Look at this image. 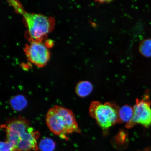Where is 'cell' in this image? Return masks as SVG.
Listing matches in <instances>:
<instances>
[{
  "label": "cell",
  "instance_id": "11",
  "mask_svg": "<svg viewBox=\"0 0 151 151\" xmlns=\"http://www.w3.org/2000/svg\"><path fill=\"white\" fill-rule=\"evenodd\" d=\"M139 50L143 56L151 57V39L145 40L142 42L139 45Z\"/></svg>",
  "mask_w": 151,
  "mask_h": 151
},
{
  "label": "cell",
  "instance_id": "1",
  "mask_svg": "<svg viewBox=\"0 0 151 151\" xmlns=\"http://www.w3.org/2000/svg\"><path fill=\"white\" fill-rule=\"evenodd\" d=\"M3 127L6 140L12 147L13 151H37L39 132L35 131L27 120L18 118L9 121Z\"/></svg>",
  "mask_w": 151,
  "mask_h": 151
},
{
  "label": "cell",
  "instance_id": "8",
  "mask_svg": "<svg viewBox=\"0 0 151 151\" xmlns=\"http://www.w3.org/2000/svg\"><path fill=\"white\" fill-rule=\"evenodd\" d=\"M134 109L129 105H125L120 108L119 111V124L129 122L133 118Z\"/></svg>",
  "mask_w": 151,
  "mask_h": 151
},
{
  "label": "cell",
  "instance_id": "7",
  "mask_svg": "<svg viewBox=\"0 0 151 151\" xmlns=\"http://www.w3.org/2000/svg\"><path fill=\"white\" fill-rule=\"evenodd\" d=\"M93 88V86L88 81H81L76 87V93L80 97H86L91 93Z\"/></svg>",
  "mask_w": 151,
  "mask_h": 151
},
{
  "label": "cell",
  "instance_id": "2",
  "mask_svg": "<svg viewBox=\"0 0 151 151\" xmlns=\"http://www.w3.org/2000/svg\"><path fill=\"white\" fill-rule=\"evenodd\" d=\"M47 127L50 131L62 138L67 139V135L80 131L74 114L70 109L56 105L48 111L46 117Z\"/></svg>",
  "mask_w": 151,
  "mask_h": 151
},
{
  "label": "cell",
  "instance_id": "5",
  "mask_svg": "<svg viewBox=\"0 0 151 151\" xmlns=\"http://www.w3.org/2000/svg\"><path fill=\"white\" fill-rule=\"evenodd\" d=\"M151 101L148 91L141 99H137L133 107L134 115L132 119L126 124V127L132 128L137 124L148 128L151 125Z\"/></svg>",
  "mask_w": 151,
  "mask_h": 151
},
{
  "label": "cell",
  "instance_id": "4",
  "mask_svg": "<svg viewBox=\"0 0 151 151\" xmlns=\"http://www.w3.org/2000/svg\"><path fill=\"white\" fill-rule=\"evenodd\" d=\"M28 33L32 39L39 41L53 28V20L44 15L23 12Z\"/></svg>",
  "mask_w": 151,
  "mask_h": 151
},
{
  "label": "cell",
  "instance_id": "10",
  "mask_svg": "<svg viewBox=\"0 0 151 151\" xmlns=\"http://www.w3.org/2000/svg\"><path fill=\"white\" fill-rule=\"evenodd\" d=\"M11 106L16 110H20L25 107L26 101L25 98L22 96H17L11 99Z\"/></svg>",
  "mask_w": 151,
  "mask_h": 151
},
{
  "label": "cell",
  "instance_id": "12",
  "mask_svg": "<svg viewBox=\"0 0 151 151\" xmlns=\"http://www.w3.org/2000/svg\"><path fill=\"white\" fill-rule=\"evenodd\" d=\"M0 151H13L12 146L6 140L1 141L0 143Z\"/></svg>",
  "mask_w": 151,
  "mask_h": 151
},
{
  "label": "cell",
  "instance_id": "6",
  "mask_svg": "<svg viewBox=\"0 0 151 151\" xmlns=\"http://www.w3.org/2000/svg\"><path fill=\"white\" fill-rule=\"evenodd\" d=\"M25 52L28 59L38 67L45 66L50 58V53L46 45L38 40H33L26 46Z\"/></svg>",
  "mask_w": 151,
  "mask_h": 151
},
{
  "label": "cell",
  "instance_id": "3",
  "mask_svg": "<svg viewBox=\"0 0 151 151\" xmlns=\"http://www.w3.org/2000/svg\"><path fill=\"white\" fill-rule=\"evenodd\" d=\"M120 107L116 103L107 102L102 103L95 101L90 104V114L106 133L109 128L116 124H119V111Z\"/></svg>",
  "mask_w": 151,
  "mask_h": 151
},
{
  "label": "cell",
  "instance_id": "9",
  "mask_svg": "<svg viewBox=\"0 0 151 151\" xmlns=\"http://www.w3.org/2000/svg\"><path fill=\"white\" fill-rule=\"evenodd\" d=\"M55 147V143L50 138L41 139L38 145V149L41 151H54Z\"/></svg>",
  "mask_w": 151,
  "mask_h": 151
}]
</instances>
